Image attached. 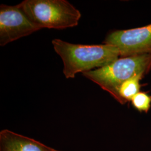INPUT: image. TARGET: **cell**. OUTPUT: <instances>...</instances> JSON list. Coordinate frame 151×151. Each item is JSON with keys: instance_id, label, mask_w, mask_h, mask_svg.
Returning a JSON list of instances; mask_svg holds the SVG:
<instances>
[{"instance_id": "6da1fadb", "label": "cell", "mask_w": 151, "mask_h": 151, "mask_svg": "<svg viewBox=\"0 0 151 151\" xmlns=\"http://www.w3.org/2000/svg\"><path fill=\"white\" fill-rule=\"evenodd\" d=\"M52 43L63 62V71L66 78H74L78 73L103 67L120 57L118 48L107 44H75L60 39H54Z\"/></svg>"}, {"instance_id": "7a4b0ae2", "label": "cell", "mask_w": 151, "mask_h": 151, "mask_svg": "<svg viewBox=\"0 0 151 151\" xmlns=\"http://www.w3.org/2000/svg\"><path fill=\"white\" fill-rule=\"evenodd\" d=\"M17 6L41 29L76 27L81 12L66 0H25Z\"/></svg>"}, {"instance_id": "3957f363", "label": "cell", "mask_w": 151, "mask_h": 151, "mask_svg": "<svg viewBox=\"0 0 151 151\" xmlns=\"http://www.w3.org/2000/svg\"><path fill=\"white\" fill-rule=\"evenodd\" d=\"M151 54L122 57L109 65L83 73L114 97L116 91L124 81L135 76L145 75L151 70Z\"/></svg>"}, {"instance_id": "277c9868", "label": "cell", "mask_w": 151, "mask_h": 151, "mask_svg": "<svg viewBox=\"0 0 151 151\" xmlns=\"http://www.w3.org/2000/svg\"><path fill=\"white\" fill-rule=\"evenodd\" d=\"M104 43L118 48L121 57L151 54V23L142 27L114 31Z\"/></svg>"}, {"instance_id": "5b68a950", "label": "cell", "mask_w": 151, "mask_h": 151, "mask_svg": "<svg viewBox=\"0 0 151 151\" xmlns=\"http://www.w3.org/2000/svg\"><path fill=\"white\" fill-rule=\"evenodd\" d=\"M42 29L17 5L0 6V45L5 46Z\"/></svg>"}, {"instance_id": "8992f818", "label": "cell", "mask_w": 151, "mask_h": 151, "mask_svg": "<svg viewBox=\"0 0 151 151\" xmlns=\"http://www.w3.org/2000/svg\"><path fill=\"white\" fill-rule=\"evenodd\" d=\"M39 141L12 132H0V151H54Z\"/></svg>"}, {"instance_id": "52a82bcc", "label": "cell", "mask_w": 151, "mask_h": 151, "mask_svg": "<svg viewBox=\"0 0 151 151\" xmlns=\"http://www.w3.org/2000/svg\"><path fill=\"white\" fill-rule=\"evenodd\" d=\"M143 75L135 76L123 82L116 91L114 98L122 104L130 101L132 98L140 92V81Z\"/></svg>"}, {"instance_id": "ba28073f", "label": "cell", "mask_w": 151, "mask_h": 151, "mask_svg": "<svg viewBox=\"0 0 151 151\" xmlns=\"http://www.w3.org/2000/svg\"><path fill=\"white\" fill-rule=\"evenodd\" d=\"M133 106L140 113H147L151 108V96L146 92H139L131 100Z\"/></svg>"}, {"instance_id": "9c48e42d", "label": "cell", "mask_w": 151, "mask_h": 151, "mask_svg": "<svg viewBox=\"0 0 151 151\" xmlns=\"http://www.w3.org/2000/svg\"><path fill=\"white\" fill-rule=\"evenodd\" d=\"M54 151H58V150H54Z\"/></svg>"}]
</instances>
